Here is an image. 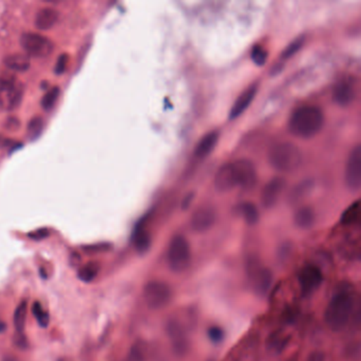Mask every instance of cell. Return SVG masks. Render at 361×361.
Returning a JSON list of instances; mask_svg holds the SVG:
<instances>
[{
	"label": "cell",
	"mask_w": 361,
	"mask_h": 361,
	"mask_svg": "<svg viewBox=\"0 0 361 361\" xmlns=\"http://www.w3.org/2000/svg\"><path fill=\"white\" fill-rule=\"evenodd\" d=\"M18 145V143L14 142L11 139L6 138V137L0 136V147H10L12 145Z\"/></svg>",
	"instance_id": "obj_38"
},
{
	"label": "cell",
	"mask_w": 361,
	"mask_h": 361,
	"mask_svg": "<svg viewBox=\"0 0 361 361\" xmlns=\"http://www.w3.org/2000/svg\"><path fill=\"white\" fill-rule=\"evenodd\" d=\"M355 88L352 83L348 81H341L335 86L333 92V100L336 104L344 107L350 105L354 101Z\"/></svg>",
	"instance_id": "obj_16"
},
{
	"label": "cell",
	"mask_w": 361,
	"mask_h": 361,
	"mask_svg": "<svg viewBox=\"0 0 361 361\" xmlns=\"http://www.w3.org/2000/svg\"><path fill=\"white\" fill-rule=\"evenodd\" d=\"M324 124V115L319 107L304 105L291 114L288 128L298 138L310 139L316 136Z\"/></svg>",
	"instance_id": "obj_2"
},
{
	"label": "cell",
	"mask_w": 361,
	"mask_h": 361,
	"mask_svg": "<svg viewBox=\"0 0 361 361\" xmlns=\"http://www.w3.org/2000/svg\"><path fill=\"white\" fill-rule=\"evenodd\" d=\"M359 202H354L350 204L341 216V223L343 225L348 226L353 225L358 221L359 217Z\"/></svg>",
	"instance_id": "obj_28"
},
{
	"label": "cell",
	"mask_w": 361,
	"mask_h": 361,
	"mask_svg": "<svg viewBox=\"0 0 361 361\" xmlns=\"http://www.w3.org/2000/svg\"><path fill=\"white\" fill-rule=\"evenodd\" d=\"M166 262L173 272L185 271L191 264V248L187 238L176 235L172 238L166 251Z\"/></svg>",
	"instance_id": "obj_5"
},
{
	"label": "cell",
	"mask_w": 361,
	"mask_h": 361,
	"mask_svg": "<svg viewBox=\"0 0 361 361\" xmlns=\"http://www.w3.org/2000/svg\"><path fill=\"white\" fill-rule=\"evenodd\" d=\"M23 49L33 58L44 59L54 52V45L48 37L37 33H24L20 37Z\"/></svg>",
	"instance_id": "obj_8"
},
{
	"label": "cell",
	"mask_w": 361,
	"mask_h": 361,
	"mask_svg": "<svg viewBox=\"0 0 361 361\" xmlns=\"http://www.w3.org/2000/svg\"><path fill=\"white\" fill-rule=\"evenodd\" d=\"M214 185L216 190L228 192L236 187L232 164H224L215 175Z\"/></svg>",
	"instance_id": "obj_15"
},
{
	"label": "cell",
	"mask_w": 361,
	"mask_h": 361,
	"mask_svg": "<svg viewBox=\"0 0 361 361\" xmlns=\"http://www.w3.org/2000/svg\"><path fill=\"white\" fill-rule=\"evenodd\" d=\"M246 270L247 276H248L250 282L252 283L255 293L262 295V297L267 295L270 288H271L272 280H274L271 270L262 265L261 262L255 257L249 259L246 265Z\"/></svg>",
	"instance_id": "obj_7"
},
{
	"label": "cell",
	"mask_w": 361,
	"mask_h": 361,
	"mask_svg": "<svg viewBox=\"0 0 361 361\" xmlns=\"http://www.w3.org/2000/svg\"><path fill=\"white\" fill-rule=\"evenodd\" d=\"M354 293L350 285L342 284L331 295L324 312L327 326L334 331L345 329L354 310Z\"/></svg>",
	"instance_id": "obj_1"
},
{
	"label": "cell",
	"mask_w": 361,
	"mask_h": 361,
	"mask_svg": "<svg viewBox=\"0 0 361 361\" xmlns=\"http://www.w3.org/2000/svg\"><path fill=\"white\" fill-rule=\"evenodd\" d=\"M143 299L149 310H162L172 300V289L164 281H149L143 288Z\"/></svg>",
	"instance_id": "obj_6"
},
{
	"label": "cell",
	"mask_w": 361,
	"mask_h": 361,
	"mask_svg": "<svg viewBox=\"0 0 361 361\" xmlns=\"http://www.w3.org/2000/svg\"><path fill=\"white\" fill-rule=\"evenodd\" d=\"M302 295L308 297L314 293L323 282V274L320 268L314 264H308L302 268L298 278Z\"/></svg>",
	"instance_id": "obj_10"
},
{
	"label": "cell",
	"mask_w": 361,
	"mask_h": 361,
	"mask_svg": "<svg viewBox=\"0 0 361 361\" xmlns=\"http://www.w3.org/2000/svg\"><path fill=\"white\" fill-rule=\"evenodd\" d=\"M257 92V86H252V87L249 88V90H247L246 92L240 94V98L236 100V102L232 106L231 111H230V119H236L248 109L249 105L251 104L253 99H255Z\"/></svg>",
	"instance_id": "obj_19"
},
{
	"label": "cell",
	"mask_w": 361,
	"mask_h": 361,
	"mask_svg": "<svg viewBox=\"0 0 361 361\" xmlns=\"http://www.w3.org/2000/svg\"><path fill=\"white\" fill-rule=\"evenodd\" d=\"M267 56V51L262 46H255L251 50V59L259 66L265 64Z\"/></svg>",
	"instance_id": "obj_33"
},
{
	"label": "cell",
	"mask_w": 361,
	"mask_h": 361,
	"mask_svg": "<svg viewBox=\"0 0 361 361\" xmlns=\"http://www.w3.org/2000/svg\"><path fill=\"white\" fill-rule=\"evenodd\" d=\"M27 314H28V304L26 302H22L20 305L16 307L14 312V326H16L18 333L23 334L25 331L27 322Z\"/></svg>",
	"instance_id": "obj_26"
},
{
	"label": "cell",
	"mask_w": 361,
	"mask_h": 361,
	"mask_svg": "<svg viewBox=\"0 0 361 361\" xmlns=\"http://www.w3.org/2000/svg\"><path fill=\"white\" fill-rule=\"evenodd\" d=\"M304 44V37H297L295 41L291 42L286 48H285L284 51L282 54L283 60H287V59L291 58V56H295L300 49H301L302 46Z\"/></svg>",
	"instance_id": "obj_32"
},
{
	"label": "cell",
	"mask_w": 361,
	"mask_h": 361,
	"mask_svg": "<svg viewBox=\"0 0 361 361\" xmlns=\"http://www.w3.org/2000/svg\"><path fill=\"white\" fill-rule=\"evenodd\" d=\"M166 336L176 356L183 357L190 348L189 339L183 325L176 319H170L166 325Z\"/></svg>",
	"instance_id": "obj_9"
},
{
	"label": "cell",
	"mask_w": 361,
	"mask_h": 361,
	"mask_svg": "<svg viewBox=\"0 0 361 361\" xmlns=\"http://www.w3.org/2000/svg\"><path fill=\"white\" fill-rule=\"evenodd\" d=\"M216 221V212L210 206L202 207L191 217V228L196 232H206Z\"/></svg>",
	"instance_id": "obj_13"
},
{
	"label": "cell",
	"mask_w": 361,
	"mask_h": 361,
	"mask_svg": "<svg viewBox=\"0 0 361 361\" xmlns=\"http://www.w3.org/2000/svg\"><path fill=\"white\" fill-rule=\"evenodd\" d=\"M99 271H100V265L96 262H90V263H87L83 267L80 268L79 271H78V276L82 282L90 283L97 278Z\"/></svg>",
	"instance_id": "obj_25"
},
{
	"label": "cell",
	"mask_w": 361,
	"mask_h": 361,
	"mask_svg": "<svg viewBox=\"0 0 361 361\" xmlns=\"http://www.w3.org/2000/svg\"><path fill=\"white\" fill-rule=\"evenodd\" d=\"M288 334L283 329H274V331L268 335L267 339H266V348L269 352L279 353L282 352L289 343Z\"/></svg>",
	"instance_id": "obj_18"
},
{
	"label": "cell",
	"mask_w": 361,
	"mask_h": 361,
	"mask_svg": "<svg viewBox=\"0 0 361 361\" xmlns=\"http://www.w3.org/2000/svg\"><path fill=\"white\" fill-rule=\"evenodd\" d=\"M234 177H235L236 187L243 190H251L257 183V170L252 162L248 159H238L232 162Z\"/></svg>",
	"instance_id": "obj_11"
},
{
	"label": "cell",
	"mask_w": 361,
	"mask_h": 361,
	"mask_svg": "<svg viewBox=\"0 0 361 361\" xmlns=\"http://www.w3.org/2000/svg\"><path fill=\"white\" fill-rule=\"evenodd\" d=\"M6 329H7L6 323L3 322V321H0V334L4 333V331H6Z\"/></svg>",
	"instance_id": "obj_41"
},
{
	"label": "cell",
	"mask_w": 361,
	"mask_h": 361,
	"mask_svg": "<svg viewBox=\"0 0 361 361\" xmlns=\"http://www.w3.org/2000/svg\"><path fill=\"white\" fill-rule=\"evenodd\" d=\"M208 338L213 342V343H221L225 338V333L221 327L213 325V326L209 327L208 329Z\"/></svg>",
	"instance_id": "obj_34"
},
{
	"label": "cell",
	"mask_w": 361,
	"mask_h": 361,
	"mask_svg": "<svg viewBox=\"0 0 361 361\" xmlns=\"http://www.w3.org/2000/svg\"><path fill=\"white\" fill-rule=\"evenodd\" d=\"M59 361H67V360H65V359H60V360Z\"/></svg>",
	"instance_id": "obj_43"
},
{
	"label": "cell",
	"mask_w": 361,
	"mask_h": 361,
	"mask_svg": "<svg viewBox=\"0 0 361 361\" xmlns=\"http://www.w3.org/2000/svg\"><path fill=\"white\" fill-rule=\"evenodd\" d=\"M295 224L301 229H308L314 225V214L312 209L303 207L299 209L295 214Z\"/></svg>",
	"instance_id": "obj_24"
},
{
	"label": "cell",
	"mask_w": 361,
	"mask_h": 361,
	"mask_svg": "<svg viewBox=\"0 0 361 361\" xmlns=\"http://www.w3.org/2000/svg\"><path fill=\"white\" fill-rule=\"evenodd\" d=\"M24 334V333H23ZM23 334L18 333L16 334V338H18V340H16V344H18V346H23V348H25L26 346V338L24 337V335Z\"/></svg>",
	"instance_id": "obj_39"
},
{
	"label": "cell",
	"mask_w": 361,
	"mask_h": 361,
	"mask_svg": "<svg viewBox=\"0 0 361 361\" xmlns=\"http://www.w3.org/2000/svg\"><path fill=\"white\" fill-rule=\"evenodd\" d=\"M49 230L44 228V229H39L37 230V231L31 232V233H29V238H32V240H41L47 238V236H49Z\"/></svg>",
	"instance_id": "obj_36"
},
{
	"label": "cell",
	"mask_w": 361,
	"mask_h": 361,
	"mask_svg": "<svg viewBox=\"0 0 361 361\" xmlns=\"http://www.w3.org/2000/svg\"><path fill=\"white\" fill-rule=\"evenodd\" d=\"M12 121L16 122V126H20V123H18V120L14 119V118H11V122ZM13 128V124L10 123V122H8L7 128Z\"/></svg>",
	"instance_id": "obj_42"
},
{
	"label": "cell",
	"mask_w": 361,
	"mask_h": 361,
	"mask_svg": "<svg viewBox=\"0 0 361 361\" xmlns=\"http://www.w3.org/2000/svg\"><path fill=\"white\" fill-rule=\"evenodd\" d=\"M59 18H60V13L58 10L54 9V8H43L37 12V16H35V27L39 30H49L56 26Z\"/></svg>",
	"instance_id": "obj_17"
},
{
	"label": "cell",
	"mask_w": 361,
	"mask_h": 361,
	"mask_svg": "<svg viewBox=\"0 0 361 361\" xmlns=\"http://www.w3.org/2000/svg\"><path fill=\"white\" fill-rule=\"evenodd\" d=\"M43 119L39 117L33 118V119L29 122L28 128H27V134H28V137L31 140H35V139H37L41 136L42 133H43Z\"/></svg>",
	"instance_id": "obj_29"
},
{
	"label": "cell",
	"mask_w": 361,
	"mask_h": 361,
	"mask_svg": "<svg viewBox=\"0 0 361 361\" xmlns=\"http://www.w3.org/2000/svg\"><path fill=\"white\" fill-rule=\"evenodd\" d=\"M59 96H60V88H51V90L43 97V99H42V107H43L46 111H49L50 109H54L56 101H58Z\"/></svg>",
	"instance_id": "obj_30"
},
{
	"label": "cell",
	"mask_w": 361,
	"mask_h": 361,
	"mask_svg": "<svg viewBox=\"0 0 361 361\" xmlns=\"http://www.w3.org/2000/svg\"><path fill=\"white\" fill-rule=\"evenodd\" d=\"M285 180L281 177H274L265 185L262 194V202L266 208H271L278 202L285 188Z\"/></svg>",
	"instance_id": "obj_14"
},
{
	"label": "cell",
	"mask_w": 361,
	"mask_h": 361,
	"mask_svg": "<svg viewBox=\"0 0 361 361\" xmlns=\"http://www.w3.org/2000/svg\"><path fill=\"white\" fill-rule=\"evenodd\" d=\"M133 242H134L135 248L139 252H145L149 248L151 236L143 224H139L135 229L134 234H133Z\"/></svg>",
	"instance_id": "obj_22"
},
{
	"label": "cell",
	"mask_w": 361,
	"mask_h": 361,
	"mask_svg": "<svg viewBox=\"0 0 361 361\" xmlns=\"http://www.w3.org/2000/svg\"><path fill=\"white\" fill-rule=\"evenodd\" d=\"M191 200H193V195H191V194H190V195H188L187 197L185 198V200H183V208H187V207L189 206Z\"/></svg>",
	"instance_id": "obj_40"
},
{
	"label": "cell",
	"mask_w": 361,
	"mask_h": 361,
	"mask_svg": "<svg viewBox=\"0 0 361 361\" xmlns=\"http://www.w3.org/2000/svg\"><path fill=\"white\" fill-rule=\"evenodd\" d=\"M25 94V85L14 75H0V109L13 111L20 106Z\"/></svg>",
	"instance_id": "obj_4"
},
{
	"label": "cell",
	"mask_w": 361,
	"mask_h": 361,
	"mask_svg": "<svg viewBox=\"0 0 361 361\" xmlns=\"http://www.w3.org/2000/svg\"><path fill=\"white\" fill-rule=\"evenodd\" d=\"M306 361H325V355L322 352H314L307 357Z\"/></svg>",
	"instance_id": "obj_37"
},
{
	"label": "cell",
	"mask_w": 361,
	"mask_h": 361,
	"mask_svg": "<svg viewBox=\"0 0 361 361\" xmlns=\"http://www.w3.org/2000/svg\"><path fill=\"white\" fill-rule=\"evenodd\" d=\"M219 141V134L216 132H211L202 137V140L198 142L195 149V155L198 158L207 157L211 152L214 149Z\"/></svg>",
	"instance_id": "obj_21"
},
{
	"label": "cell",
	"mask_w": 361,
	"mask_h": 361,
	"mask_svg": "<svg viewBox=\"0 0 361 361\" xmlns=\"http://www.w3.org/2000/svg\"><path fill=\"white\" fill-rule=\"evenodd\" d=\"M32 310L33 314H35V318H37V322L41 325V327H44V329L48 327L50 322L49 314L44 310L42 304L39 303V302H35V303L33 304Z\"/></svg>",
	"instance_id": "obj_31"
},
{
	"label": "cell",
	"mask_w": 361,
	"mask_h": 361,
	"mask_svg": "<svg viewBox=\"0 0 361 361\" xmlns=\"http://www.w3.org/2000/svg\"><path fill=\"white\" fill-rule=\"evenodd\" d=\"M5 64L11 71L24 73L30 68L31 61L26 54H14L5 59Z\"/></svg>",
	"instance_id": "obj_20"
},
{
	"label": "cell",
	"mask_w": 361,
	"mask_h": 361,
	"mask_svg": "<svg viewBox=\"0 0 361 361\" xmlns=\"http://www.w3.org/2000/svg\"><path fill=\"white\" fill-rule=\"evenodd\" d=\"M346 185L352 191H357L361 185V147L356 145L348 156L345 170Z\"/></svg>",
	"instance_id": "obj_12"
},
{
	"label": "cell",
	"mask_w": 361,
	"mask_h": 361,
	"mask_svg": "<svg viewBox=\"0 0 361 361\" xmlns=\"http://www.w3.org/2000/svg\"><path fill=\"white\" fill-rule=\"evenodd\" d=\"M147 346L143 340H138L130 346L124 361H147Z\"/></svg>",
	"instance_id": "obj_23"
},
{
	"label": "cell",
	"mask_w": 361,
	"mask_h": 361,
	"mask_svg": "<svg viewBox=\"0 0 361 361\" xmlns=\"http://www.w3.org/2000/svg\"><path fill=\"white\" fill-rule=\"evenodd\" d=\"M240 213L249 225H255L259 221V211L252 202H245L240 206Z\"/></svg>",
	"instance_id": "obj_27"
},
{
	"label": "cell",
	"mask_w": 361,
	"mask_h": 361,
	"mask_svg": "<svg viewBox=\"0 0 361 361\" xmlns=\"http://www.w3.org/2000/svg\"><path fill=\"white\" fill-rule=\"evenodd\" d=\"M301 149L290 142H280L272 145L268 152V161L279 172L290 173L302 164Z\"/></svg>",
	"instance_id": "obj_3"
},
{
	"label": "cell",
	"mask_w": 361,
	"mask_h": 361,
	"mask_svg": "<svg viewBox=\"0 0 361 361\" xmlns=\"http://www.w3.org/2000/svg\"><path fill=\"white\" fill-rule=\"evenodd\" d=\"M67 62H68V56H67V54L60 56L56 65V75H62V73H64L65 69H66Z\"/></svg>",
	"instance_id": "obj_35"
}]
</instances>
